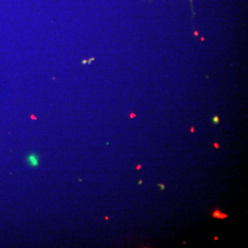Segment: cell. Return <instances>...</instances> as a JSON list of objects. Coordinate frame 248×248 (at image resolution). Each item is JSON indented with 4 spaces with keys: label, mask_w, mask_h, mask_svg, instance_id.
I'll list each match as a JSON object with an SVG mask.
<instances>
[{
    "label": "cell",
    "mask_w": 248,
    "mask_h": 248,
    "mask_svg": "<svg viewBox=\"0 0 248 248\" xmlns=\"http://www.w3.org/2000/svg\"><path fill=\"white\" fill-rule=\"evenodd\" d=\"M39 157L35 153H30L26 157V161L31 167H37L39 165Z\"/></svg>",
    "instance_id": "6da1fadb"
},
{
    "label": "cell",
    "mask_w": 248,
    "mask_h": 248,
    "mask_svg": "<svg viewBox=\"0 0 248 248\" xmlns=\"http://www.w3.org/2000/svg\"><path fill=\"white\" fill-rule=\"evenodd\" d=\"M212 121H213V123L215 124H218V121H219V119H218V116H215V117L213 118V119H212Z\"/></svg>",
    "instance_id": "7a4b0ae2"
},
{
    "label": "cell",
    "mask_w": 248,
    "mask_h": 248,
    "mask_svg": "<svg viewBox=\"0 0 248 248\" xmlns=\"http://www.w3.org/2000/svg\"><path fill=\"white\" fill-rule=\"evenodd\" d=\"M159 186H161V190H163V189H164V188H165L164 185H163V184H159Z\"/></svg>",
    "instance_id": "3957f363"
}]
</instances>
